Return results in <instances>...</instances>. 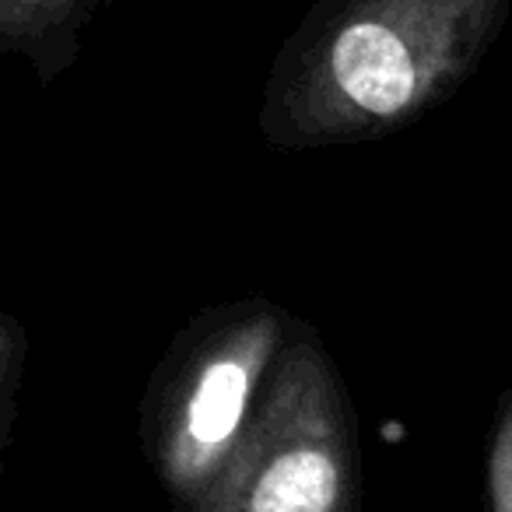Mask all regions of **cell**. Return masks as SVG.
I'll list each match as a JSON object with an SVG mask.
<instances>
[{
    "mask_svg": "<svg viewBox=\"0 0 512 512\" xmlns=\"http://www.w3.org/2000/svg\"><path fill=\"white\" fill-rule=\"evenodd\" d=\"M512 0H316L256 109L274 151L379 144L446 106L502 39Z\"/></svg>",
    "mask_w": 512,
    "mask_h": 512,
    "instance_id": "cell-1",
    "label": "cell"
},
{
    "mask_svg": "<svg viewBox=\"0 0 512 512\" xmlns=\"http://www.w3.org/2000/svg\"><path fill=\"white\" fill-rule=\"evenodd\" d=\"M302 323L292 309L253 295L200 309L176 330L137 411L141 453L172 512L225 467Z\"/></svg>",
    "mask_w": 512,
    "mask_h": 512,
    "instance_id": "cell-2",
    "label": "cell"
},
{
    "mask_svg": "<svg viewBox=\"0 0 512 512\" xmlns=\"http://www.w3.org/2000/svg\"><path fill=\"white\" fill-rule=\"evenodd\" d=\"M176 512H365V453L341 365L302 323L242 439Z\"/></svg>",
    "mask_w": 512,
    "mask_h": 512,
    "instance_id": "cell-3",
    "label": "cell"
},
{
    "mask_svg": "<svg viewBox=\"0 0 512 512\" xmlns=\"http://www.w3.org/2000/svg\"><path fill=\"white\" fill-rule=\"evenodd\" d=\"M113 0H0V53L18 57L39 88H53L81 57Z\"/></svg>",
    "mask_w": 512,
    "mask_h": 512,
    "instance_id": "cell-4",
    "label": "cell"
},
{
    "mask_svg": "<svg viewBox=\"0 0 512 512\" xmlns=\"http://www.w3.org/2000/svg\"><path fill=\"white\" fill-rule=\"evenodd\" d=\"M29 372V330L15 313L0 316V460H8L18 425V397Z\"/></svg>",
    "mask_w": 512,
    "mask_h": 512,
    "instance_id": "cell-5",
    "label": "cell"
},
{
    "mask_svg": "<svg viewBox=\"0 0 512 512\" xmlns=\"http://www.w3.org/2000/svg\"><path fill=\"white\" fill-rule=\"evenodd\" d=\"M484 484H488L491 512H512V379L495 404L488 460H484Z\"/></svg>",
    "mask_w": 512,
    "mask_h": 512,
    "instance_id": "cell-6",
    "label": "cell"
}]
</instances>
